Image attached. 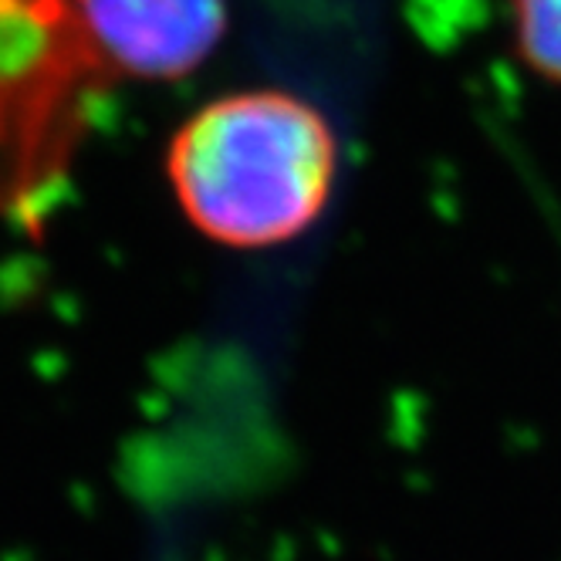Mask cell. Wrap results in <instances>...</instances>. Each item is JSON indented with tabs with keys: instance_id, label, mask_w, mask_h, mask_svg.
Segmentation results:
<instances>
[{
	"instance_id": "1",
	"label": "cell",
	"mask_w": 561,
	"mask_h": 561,
	"mask_svg": "<svg viewBox=\"0 0 561 561\" xmlns=\"http://www.w3.org/2000/svg\"><path fill=\"white\" fill-rule=\"evenodd\" d=\"M167 173L199 233L237 251H261L288 244L325 214L339 142L329 118L291 92H233L180 126Z\"/></svg>"
},
{
	"instance_id": "2",
	"label": "cell",
	"mask_w": 561,
	"mask_h": 561,
	"mask_svg": "<svg viewBox=\"0 0 561 561\" xmlns=\"http://www.w3.org/2000/svg\"><path fill=\"white\" fill-rule=\"evenodd\" d=\"M108 85L78 0H0V167L68 133L82 99Z\"/></svg>"
},
{
	"instance_id": "3",
	"label": "cell",
	"mask_w": 561,
	"mask_h": 561,
	"mask_svg": "<svg viewBox=\"0 0 561 561\" xmlns=\"http://www.w3.org/2000/svg\"><path fill=\"white\" fill-rule=\"evenodd\" d=\"M78 21L108 82H170L217 51L227 0H78Z\"/></svg>"
},
{
	"instance_id": "4",
	"label": "cell",
	"mask_w": 561,
	"mask_h": 561,
	"mask_svg": "<svg viewBox=\"0 0 561 561\" xmlns=\"http://www.w3.org/2000/svg\"><path fill=\"white\" fill-rule=\"evenodd\" d=\"M514 45L535 75L561 85V0H514Z\"/></svg>"
}]
</instances>
